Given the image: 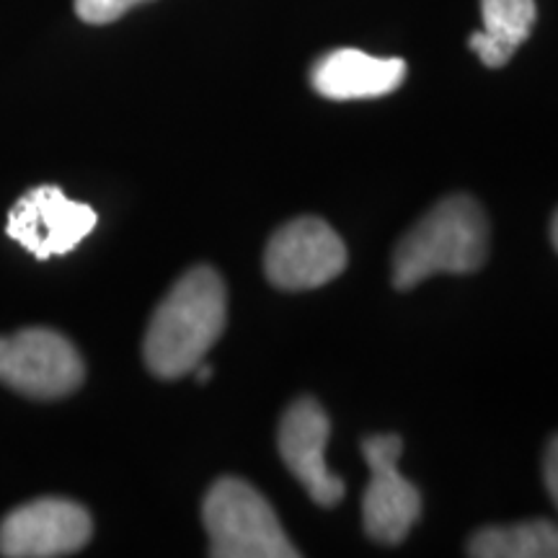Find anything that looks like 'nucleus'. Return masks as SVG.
Masks as SVG:
<instances>
[{
  "label": "nucleus",
  "mask_w": 558,
  "mask_h": 558,
  "mask_svg": "<svg viewBox=\"0 0 558 558\" xmlns=\"http://www.w3.org/2000/svg\"><path fill=\"white\" fill-rule=\"evenodd\" d=\"M550 241H554V246H556V251H558V213H556L554 222H550Z\"/></svg>",
  "instance_id": "15"
},
{
  "label": "nucleus",
  "mask_w": 558,
  "mask_h": 558,
  "mask_svg": "<svg viewBox=\"0 0 558 558\" xmlns=\"http://www.w3.org/2000/svg\"><path fill=\"white\" fill-rule=\"evenodd\" d=\"M99 222L94 207L73 202L58 186H34L11 207L5 235L39 262L70 254Z\"/></svg>",
  "instance_id": "8"
},
{
  "label": "nucleus",
  "mask_w": 558,
  "mask_h": 558,
  "mask_svg": "<svg viewBox=\"0 0 558 558\" xmlns=\"http://www.w3.org/2000/svg\"><path fill=\"white\" fill-rule=\"evenodd\" d=\"M369 484L362 497V522L373 541L399 546L422 514V497L416 486L399 471L401 437L373 435L362 442Z\"/></svg>",
  "instance_id": "5"
},
{
  "label": "nucleus",
  "mask_w": 558,
  "mask_h": 558,
  "mask_svg": "<svg viewBox=\"0 0 558 558\" xmlns=\"http://www.w3.org/2000/svg\"><path fill=\"white\" fill-rule=\"evenodd\" d=\"M543 473H546V486H548L550 499H554V505L558 509V437L548 445L546 465H543Z\"/></svg>",
  "instance_id": "14"
},
{
  "label": "nucleus",
  "mask_w": 558,
  "mask_h": 558,
  "mask_svg": "<svg viewBox=\"0 0 558 558\" xmlns=\"http://www.w3.org/2000/svg\"><path fill=\"white\" fill-rule=\"evenodd\" d=\"M264 269L279 290H313L347 269V246L326 220L298 218L269 239Z\"/></svg>",
  "instance_id": "6"
},
{
  "label": "nucleus",
  "mask_w": 558,
  "mask_h": 558,
  "mask_svg": "<svg viewBox=\"0 0 558 558\" xmlns=\"http://www.w3.org/2000/svg\"><path fill=\"white\" fill-rule=\"evenodd\" d=\"M403 78L407 62L401 58H373L352 47L324 54L311 73L316 94L331 101L378 99L401 88Z\"/></svg>",
  "instance_id": "10"
},
{
  "label": "nucleus",
  "mask_w": 558,
  "mask_h": 558,
  "mask_svg": "<svg viewBox=\"0 0 558 558\" xmlns=\"http://www.w3.org/2000/svg\"><path fill=\"white\" fill-rule=\"evenodd\" d=\"M94 535V522L78 501L45 497L26 501L0 522V556L58 558L78 554Z\"/></svg>",
  "instance_id": "7"
},
{
  "label": "nucleus",
  "mask_w": 558,
  "mask_h": 558,
  "mask_svg": "<svg viewBox=\"0 0 558 558\" xmlns=\"http://www.w3.org/2000/svg\"><path fill=\"white\" fill-rule=\"evenodd\" d=\"M140 3H148V0H75V16H78L83 24L104 26L122 19L124 13L132 11Z\"/></svg>",
  "instance_id": "13"
},
{
  "label": "nucleus",
  "mask_w": 558,
  "mask_h": 558,
  "mask_svg": "<svg viewBox=\"0 0 558 558\" xmlns=\"http://www.w3.org/2000/svg\"><path fill=\"white\" fill-rule=\"evenodd\" d=\"M331 422L318 401L300 399L284 411L279 422V456L288 471L303 484L308 497L320 507H333L344 499V481L326 465Z\"/></svg>",
  "instance_id": "9"
},
{
  "label": "nucleus",
  "mask_w": 558,
  "mask_h": 558,
  "mask_svg": "<svg viewBox=\"0 0 558 558\" xmlns=\"http://www.w3.org/2000/svg\"><path fill=\"white\" fill-rule=\"evenodd\" d=\"M228 292L213 267H194L173 284L145 331V365L160 380L194 373L226 331Z\"/></svg>",
  "instance_id": "1"
},
{
  "label": "nucleus",
  "mask_w": 558,
  "mask_h": 558,
  "mask_svg": "<svg viewBox=\"0 0 558 558\" xmlns=\"http://www.w3.org/2000/svg\"><path fill=\"white\" fill-rule=\"evenodd\" d=\"M476 558H558V525L530 520L505 527H484L469 543Z\"/></svg>",
  "instance_id": "12"
},
{
  "label": "nucleus",
  "mask_w": 558,
  "mask_h": 558,
  "mask_svg": "<svg viewBox=\"0 0 558 558\" xmlns=\"http://www.w3.org/2000/svg\"><path fill=\"white\" fill-rule=\"evenodd\" d=\"M488 256V222L469 194H452L403 235L393 254L396 290H411L432 275H471Z\"/></svg>",
  "instance_id": "2"
},
{
  "label": "nucleus",
  "mask_w": 558,
  "mask_h": 558,
  "mask_svg": "<svg viewBox=\"0 0 558 558\" xmlns=\"http://www.w3.org/2000/svg\"><path fill=\"white\" fill-rule=\"evenodd\" d=\"M484 32H473L469 47L486 68H501L535 26V0H481Z\"/></svg>",
  "instance_id": "11"
},
{
  "label": "nucleus",
  "mask_w": 558,
  "mask_h": 558,
  "mask_svg": "<svg viewBox=\"0 0 558 558\" xmlns=\"http://www.w3.org/2000/svg\"><path fill=\"white\" fill-rule=\"evenodd\" d=\"M86 365L73 341L52 329L0 337V383L29 399H62L83 386Z\"/></svg>",
  "instance_id": "4"
},
{
  "label": "nucleus",
  "mask_w": 558,
  "mask_h": 558,
  "mask_svg": "<svg viewBox=\"0 0 558 558\" xmlns=\"http://www.w3.org/2000/svg\"><path fill=\"white\" fill-rule=\"evenodd\" d=\"M202 520L215 558H292V546L275 509L254 486L241 478H220L209 486Z\"/></svg>",
  "instance_id": "3"
}]
</instances>
